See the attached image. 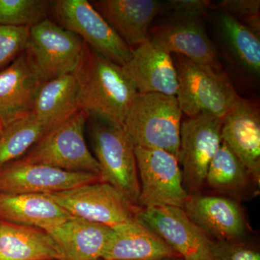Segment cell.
<instances>
[{
  "label": "cell",
  "mask_w": 260,
  "mask_h": 260,
  "mask_svg": "<svg viewBox=\"0 0 260 260\" xmlns=\"http://www.w3.org/2000/svg\"><path fill=\"white\" fill-rule=\"evenodd\" d=\"M213 260H260L257 248L246 240L212 241Z\"/></svg>",
  "instance_id": "f546056e"
},
{
  "label": "cell",
  "mask_w": 260,
  "mask_h": 260,
  "mask_svg": "<svg viewBox=\"0 0 260 260\" xmlns=\"http://www.w3.org/2000/svg\"><path fill=\"white\" fill-rule=\"evenodd\" d=\"M183 210L212 241L246 240L250 227L240 203L220 195H189Z\"/></svg>",
  "instance_id": "9a60e30c"
},
{
  "label": "cell",
  "mask_w": 260,
  "mask_h": 260,
  "mask_svg": "<svg viewBox=\"0 0 260 260\" xmlns=\"http://www.w3.org/2000/svg\"><path fill=\"white\" fill-rule=\"evenodd\" d=\"M216 8L229 13L259 37V0H224Z\"/></svg>",
  "instance_id": "f1b7e54d"
},
{
  "label": "cell",
  "mask_w": 260,
  "mask_h": 260,
  "mask_svg": "<svg viewBox=\"0 0 260 260\" xmlns=\"http://www.w3.org/2000/svg\"><path fill=\"white\" fill-rule=\"evenodd\" d=\"M177 55L176 97L182 114L192 118L207 113L223 119L241 98L229 74Z\"/></svg>",
  "instance_id": "3957f363"
},
{
  "label": "cell",
  "mask_w": 260,
  "mask_h": 260,
  "mask_svg": "<svg viewBox=\"0 0 260 260\" xmlns=\"http://www.w3.org/2000/svg\"><path fill=\"white\" fill-rule=\"evenodd\" d=\"M88 118L86 112L79 111L49 130L28 153L15 161L49 166L69 172L93 173L100 176L99 164L89 150L84 137Z\"/></svg>",
  "instance_id": "277c9868"
},
{
  "label": "cell",
  "mask_w": 260,
  "mask_h": 260,
  "mask_svg": "<svg viewBox=\"0 0 260 260\" xmlns=\"http://www.w3.org/2000/svg\"><path fill=\"white\" fill-rule=\"evenodd\" d=\"M54 1L0 0V25L31 27L47 18Z\"/></svg>",
  "instance_id": "4316f807"
},
{
  "label": "cell",
  "mask_w": 260,
  "mask_h": 260,
  "mask_svg": "<svg viewBox=\"0 0 260 260\" xmlns=\"http://www.w3.org/2000/svg\"><path fill=\"white\" fill-rule=\"evenodd\" d=\"M172 15L166 23L150 28L149 40L169 54L223 71L218 51L207 32L205 15Z\"/></svg>",
  "instance_id": "8fae6325"
},
{
  "label": "cell",
  "mask_w": 260,
  "mask_h": 260,
  "mask_svg": "<svg viewBox=\"0 0 260 260\" xmlns=\"http://www.w3.org/2000/svg\"><path fill=\"white\" fill-rule=\"evenodd\" d=\"M167 3L168 10L174 14L205 15L208 10L216 9V5L207 0H170Z\"/></svg>",
  "instance_id": "4dcf8cb0"
},
{
  "label": "cell",
  "mask_w": 260,
  "mask_h": 260,
  "mask_svg": "<svg viewBox=\"0 0 260 260\" xmlns=\"http://www.w3.org/2000/svg\"><path fill=\"white\" fill-rule=\"evenodd\" d=\"M79 111V82L74 72L44 82L31 113L51 130Z\"/></svg>",
  "instance_id": "d4e9b609"
},
{
  "label": "cell",
  "mask_w": 260,
  "mask_h": 260,
  "mask_svg": "<svg viewBox=\"0 0 260 260\" xmlns=\"http://www.w3.org/2000/svg\"><path fill=\"white\" fill-rule=\"evenodd\" d=\"M222 142L260 182V112L242 97L222 119Z\"/></svg>",
  "instance_id": "e0dca14e"
},
{
  "label": "cell",
  "mask_w": 260,
  "mask_h": 260,
  "mask_svg": "<svg viewBox=\"0 0 260 260\" xmlns=\"http://www.w3.org/2000/svg\"><path fill=\"white\" fill-rule=\"evenodd\" d=\"M73 217L44 194L0 193L1 221L47 231Z\"/></svg>",
  "instance_id": "cb8c5ba5"
},
{
  "label": "cell",
  "mask_w": 260,
  "mask_h": 260,
  "mask_svg": "<svg viewBox=\"0 0 260 260\" xmlns=\"http://www.w3.org/2000/svg\"><path fill=\"white\" fill-rule=\"evenodd\" d=\"M205 183L220 196L239 203L250 201L259 194V181L223 142L210 162Z\"/></svg>",
  "instance_id": "7402d4cb"
},
{
  "label": "cell",
  "mask_w": 260,
  "mask_h": 260,
  "mask_svg": "<svg viewBox=\"0 0 260 260\" xmlns=\"http://www.w3.org/2000/svg\"><path fill=\"white\" fill-rule=\"evenodd\" d=\"M75 73L79 82L80 110L86 112L89 117L123 128L126 114L138 92L122 67L87 45Z\"/></svg>",
  "instance_id": "6da1fadb"
},
{
  "label": "cell",
  "mask_w": 260,
  "mask_h": 260,
  "mask_svg": "<svg viewBox=\"0 0 260 260\" xmlns=\"http://www.w3.org/2000/svg\"><path fill=\"white\" fill-rule=\"evenodd\" d=\"M75 218L114 228L138 220L140 207L104 182L44 194Z\"/></svg>",
  "instance_id": "8992f818"
},
{
  "label": "cell",
  "mask_w": 260,
  "mask_h": 260,
  "mask_svg": "<svg viewBox=\"0 0 260 260\" xmlns=\"http://www.w3.org/2000/svg\"><path fill=\"white\" fill-rule=\"evenodd\" d=\"M222 119L207 113L181 122L179 160L183 185L189 195L198 194L222 143Z\"/></svg>",
  "instance_id": "9c48e42d"
},
{
  "label": "cell",
  "mask_w": 260,
  "mask_h": 260,
  "mask_svg": "<svg viewBox=\"0 0 260 260\" xmlns=\"http://www.w3.org/2000/svg\"><path fill=\"white\" fill-rule=\"evenodd\" d=\"M164 260H183L180 257H177V258H172V259H167Z\"/></svg>",
  "instance_id": "1f68e13d"
},
{
  "label": "cell",
  "mask_w": 260,
  "mask_h": 260,
  "mask_svg": "<svg viewBox=\"0 0 260 260\" xmlns=\"http://www.w3.org/2000/svg\"><path fill=\"white\" fill-rule=\"evenodd\" d=\"M138 220L161 238L183 260H213L211 239L182 208H140Z\"/></svg>",
  "instance_id": "4fadbf2b"
},
{
  "label": "cell",
  "mask_w": 260,
  "mask_h": 260,
  "mask_svg": "<svg viewBox=\"0 0 260 260\" xmlns=\"http://www.w3.org/2000/svg\"><path fill=\"white\" fill-rule=\"evenodd\" d=\"M49 130L32 113L3 125L0 129V169L21 158Z\"/></svg>",
  "instance_id": "484cf974"
},
{
  "label": "cell",
  "mask_w": 260,
  "mask_h": 260,
  "mask_svg": "<svg viewBox=\"0 0 260 260\" xmlns=\"http://www.w3.org/2000/svg\"><path fill=\"white\" fill-rule=\"evenodd\" d=\"M122 69L138 93L177 95L178 75L172 54L149 39L133 49L131 58Z\"/></svg>",
  "instance_id": "ac0fdd59"
},
{
  "label": "cell",
  "mask_w": 260,
  "mask_h": 260,
  "mask_svg": "<svg viewBox=\"0 0 260 260\" xmlns=\"http://www.w3.org/2000/svg\"><path fill=\"white\" fill-rule=\"evenodd\" d=\"M46 232L60 247L64 260H99L112 228L73 217Z\"/></svg>",
  "instance_id": "44dd1931"
},
{
  "label": "cell",
  "mask_w": 260,
  "mask_h": 260,
  "mask_svg": "<svg viewBox=\"0 0 260 260\" xmlns=\"http://www.w3.org/2000/svg\"><path fill=\"white\" fill-rule=\"evenodd\" d=\"M0 260H64L45 230L0 220Z\"/></svg>",
  "instance_id": "603a6c76"
},
{
  "label": "cell",
  "mask_w": 260,
  "mask_h": 260,
  "mask_svg": "<svg viewBox=\"0 0 260 260\" xmlns=\"http://www.w3.org/2000/svg\"><path fill=\"white\" fill-rule=\"evenodd\" d=\"M91 138L102 182L110 184L138 206L140 180L135 147L129 135L123 128L95 119L91 123Z\"/></svg>",
  "instance_id": "5b68a950"
},
{
  "label": "cell",
  "mask_w": 260,
  "mask_h": 260,
  "mask_svg": "<svg viewBox=\"0 0 260 260\" xmlns=\"http://www.w3.org/2000/svg\"><path fill=\"white\" fill-rule=\"evenodd\" d=\"M90 3L132 49L148 40L154 19L168 10L167 3L156 0H95Z\"/></svg>",
  "instance_id": "d6986e66"
},
{
  "label": "cell",
  "mask_w": 260,
  "mask_h": 260,
  "mask_svg": "<svg viewBox=\"0 0 260 260\" xmlns=\"http://www.w3.org/2000/svg\"><path fill=\"white\" fill-rule=\"evenodd\" d=\"M140 196L138 206L184 208L189 195L183 185L182 173L175 155L160 149L135 148Z\"/></svg>",
  "instance_id": "ba28073f"
},
{
  "label": "cell",
  "mask_w": 260,
  "mask_h": 260,
  "mask_svg": "<svg viewBox=\"0 0 260 260\" xmlns=\"http://www.w3.org/2000/svg\"><path fill=\"white\" fill-rule=\"evenodd\" d=\"M99 260H104V259H99Z\"/></svg>",
  "instance_id": "836d02e7"
},
{
  "label": "cell",
  "mask_w": 260,
  "mask_h": 260,
  "mask_svg": "<svg viewBox=\"0 0 260 260\" xmlns=\"http://www.w3.org/2000/svg\"><path fill=\"white\" fill-rule=\"evenodd\" d=\"M177 257L180 256L161 238L138 220L112 228L102 259L164 260Z\"/></svg>",
  "instance_id": "ffe728a7"
},
{
  "label": "cell",
  "mask_w": 260,
  "mask_h": 260,
  "mask_svg": "<svg viewBox=\"0 0 260 260\" xmlns=\"http://www.w3.org/2000/svg\"><path fill=\"white\" fill-rule=\"evenodd\" d=\"M182 114L176 96L138 93L123 128L135 147L160 149L179 158Z\"/></svg>",
  "instance_id": "7a4b0ae2"
},
{
  "label": "cell",
  "mask_w": 260,
  "mask_h": 260,
  "mask_svg": "<svg viewBox=\"0 0 260 260\" xmlns=\"http://www.w3.org/2000/svg\"><path fill=\"white\" fill-rule=\"evenodd\" d=\"M44 83L26 49L0 70V120L3 125L32 112Z\"/></svg>",
  "instance_id": "2e32d148"
},
{
  "label": "cell",
  "mask_w": 260,
  "mask_h": 260,
  "mask_svg": "<svg viewBox=\"0 0 260 260\" xmlns=\"http://www.w3.org/2000/svg\"><path fill=\"white\" fill-rule=\"evenodd\" d=\"M86 47L76 34L47 18L30 27L26 51L46 82L76 71Z\"/></svg>",
  "instance_id": "30bf717a"
},
{
  "label": "cell",
  "mask_w": 260,
  "mask_h": 260,
  "mask_svg": "<svg viewBox=\"0 0 260 260\" xmlns=\"http://www.w3.org/2000/svg\"><path fill=\"white\" fill-rule=\"evenodd\" d=\"M215 10L212 22L219 56L239 83L251 87L259 79V37L229 13Z\"/></svg>",
  "instance_id": "7c38bea8"
},
{
  "label": "cell",
  "mask_w": 260,
  "mask_h": 260,
  "mask_svg": "<svg viewBox=\"0 0 260 260\" xmlns=\"http://www.w3.org/2000/svg\"><path fill=\"white\" fill-rule=\"evenodd\" d=\"M57 23L76 34L90 49L119 66L129 61V47L87 0H58L51 9Z\"/></svg>",
  "instance_id": "52a82bcc"
},
{
  "label": "cell",
  "mask_w": 260,
  "mask_h": 260,
  "mask_svg": "<svg viewBox=\"0 0 260 260\" xmlns=\"http://www.w3.org/2000/svg\"><path fill=\"white\" fill-rule=\"evenodd\" d=\"M30 27L0 25V70L11 64L28 47Z\"/></svg>",
  "instance_id": "83f0119b"
},
{
  "label": "cell",
  "mask_w": 260,
  "mask_h": 260,
  "mask_svg": "<svg viewBox=\"0 0 260 260\" xmlns=\"http://www.w3.org/2000/svg\"><path fill=\"white\" fill-rule=\"evenodd\" d=\"M102 182L93 173L69 172L41 164L14 161L0 169V193L53 194L78 186Z\"/></svg>",
  "instance_id": "5bb4252c"
},
{
  "label": "cell",
  "mask_w": 260,
  "mask_h": 260,
  "mask_svg": "<svg viewBox=\"0 0 260 260\" xmlns=\"http://www.w3.org/2000/svg\"><path fill=\"white\" fill-rule=\"evenodd\" d=\"M3 123H2L1 120H0V129H1V128L3 127Z\"/></svg>",
  "instance_id": "d6a6232c"
}]
</instances>
